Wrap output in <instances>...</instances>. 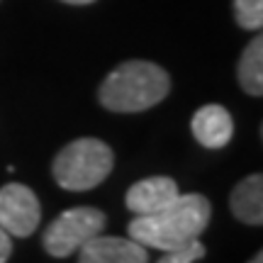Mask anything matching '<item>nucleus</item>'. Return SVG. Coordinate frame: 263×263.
Here are the masks:
<instances>
[{
    "instance_id": "1",
    "label": "nucleus",
    "mask_w": 263,
    "mask_h": 263,
    "mask_svg": "<svg viewBox=\"0 0 263 263\" xmlns=\"http://www.w3.org/2000/svg\"><path fill=\"white\" fill-rule=\"evenodd\" d=\"M210 217H212L210 200L200 193H185L154 215L134 217L127 229L129 239L139 241L146 249L173 251L200 239V234L210 224Z\"/></svg>"
},
{
    "instance_id": "5",
    "label": "nucleus",
    "mask_w": 263,
    "mask_h": 263,
    "mask_svg": "<svg viewBox=\"0 0 263 263\" xmlns=\"http://www.w3.org/2000/svg\"><path fill=\"white\" fill-rule=\"evenodd\" d=\"M42 207L34 190L22 183H8L0 188V227L10 236H29L37 232Z\"/></svg>"
},
{
    "instance_id": "2",
    "label": "nucleus",
    "mask_w": 263,
    "mask_h": 263,
    "mask_svg": "<svg viewBox=\"0 0 263 263\" xmlns=\"http://www.w3.org/2000/svg\"><path fill=\"white\" fill-rule=\"evenodd\" d=\"M171 90V76L151 61H124L103 81L98 100L110 112H144Z\"/></svg>"
},
{
    "instance_id": "3",
    "label": "nucleus",
    "mask_w": 263,
    "mask_h": 263,
    "mask_svg": "<svg viewBox=\"0 0 263 263\" xmlns=\"http://www.w3.org/2000/svg\"><path fill=\"white\" fill-rule=\"evenodd\" d=\"M115 168V154L112 149L100 139L83 137L71 144H66L64 149L57 154L51 173L54 180L64 190L71 193H83L95 185H100Z\"/></svg>"
},
{
    "instance_id": "4",
    "label": "nucleus",
    "mask_w": 263,
    "mask_h": 263,
    "mask_svg": "<svg viewBox=\"0 0 263 263\" xmlns=\"http://www.w3.org/2000/svg\"><path fill=\"white\" fill-rule=\"evenodd\" d=\"M105 222H107L105 212H100L98 207H71L44 229L42 244L49 256L66 258L76 254L93 236L103 234Z\"/></svg>"
},
{
    "instance_id": "7",
    "label": "nucleus",
    "mask_w": 263,
    "mask_h": 263,
    "mask_svg": "<svg viewBox=\"0 0 263 263\" xmlns=\"http://www.w3.org/2000/svg\"><path fill=\"white\" fill-rule=\"evenodd\" d=\"M178 195L180 190L173 178H168V176H151V178L134 183L127 190L124 205H127V210L134 212V217H144V215H154V212L163 210Z\"/></svg>"
},
{
    "instance_id": "11",
    "label": "nucleus",
    "mask_w": 263,
    "mask_h": 263,
    "mask_svg": "<svg viewBox=\"0 0 263 263\" xmlns=\"http://www.w3.org/2000/svg\"><path fill=\"white\" fill-rule=\"evenodd\" d=\"M234 17L239 27L261 29L263 27V0H234Z\"/></svg>"
},
{
    "instance_id": "8",
    "label": "nucleus",
    "mask_w": 263,
    "mask_h": 263,
    "mask_svg": "<svg viewBox=\"0 0 263 263\" xmlns=\"http://www.w3.org/2000/svg\"><path fill=\"white\" fill-rule=\"evenodd\" d=\"M190 129H193V137L205 149H222L234 137V120L222 105H202L193 115Z\"/></svg>"
},
{
    "instance_id": "13",
    "label": "nucleus",
    "mask_w": 263,
    "mask_h": 263,
    "mask_svg": "<svg viewBox=\"0 0 263 263\" xmlns=\"http://www.w3.org/2000/svg\"><path fill=\"white\" fill-rule=\"evenodd\" d=\"M10 254H12V239H10V234L0 227V263H8Z\"/></svg>"
},
{
    "instance_id": "12",
    "label": "nucleus",
    "mask_w": 263,
    "mask_h": 263,
    "mask_svg": "<svg viewBox=\"0 0 263 263\" xmlns=\"http://www.w3.org/2000/svg\"><path fill=\"white\" fill-rule=\"evenodd\" d=\"M205 256V244H200V239L190 241L183 249H173V251H163L156 263H195Z\"/></svg>"
},
{
    "instance_id": "10",
    "label": "nucleus",
    "mask_w": 263,
    "mask_h": 263,
    "mask_svg": "<svg viewBox=\"0 0 263 263\" xmlns=\"http://www.w3.org/2000/svg\"><path fill=\"white\" fill-rule=\"evenodd\" d=\"M239 83L249 95H263V39L254 37L239 59Z\"/></svg>"
},
{
    "instance_id": "14",
    "label": "nucleus",
    "mask_w": 263,
    "mask_h": 263,
    "mask_svg": "<svg viewBox=\"0 0 263 263\" xmlns=\"http://www.w3.org/2000/svg\"><path fill=\"white\" fill-rule=\"evenodd\" d=\"M64 3H71V5H88V3H93V0H64Z\"/></svg>"
},
{
    "instance_id": "9",
    "label": "nucleus",
    "mask_w": 263,
    "mask_h": 263,
    "mask_svg": "<svg viewBox=\"0 0 263 263\" xmlns=\"http://www.w3.org/2000/svg\"><path fill=\"white\" fill-rule=\"evenodd\" d=\"M229 207L232 215L251 227L263 224V176L254 173L246 176L239 185H234L232 195H229Z\"/></svg>"
},
{
    "instance_id": "6",
    "label": "nucleus",
    "mask_w": 263,
    "mask_h": 263,
    "mask_svg": "<svg viewBox=\"0 0 263 263\" xmlns=\"http://www.w3.org/2000/svg\"><path fill=\"white\" fill-rule=\"evenodd\" d=\"M78 263H149V251L134 239L98 234L78 249Z\"/></svg>"
},
{
    "instance_id": "15",
    "label": "nucleus",
    "mask_w": 263,
    "mask_h": 263,
    "mask_svg": "<svg viewBox=\"0 0 263 263\" xmlns=\"http://www.w3.org/2000/svg\"><path fill=\"white\" fill-rule=\"evenodd\" d=\"M249 263H263V254H261V251H258V254H256V256H254V258H251V261H249Z\"/></svg>"
}]
</instances>
